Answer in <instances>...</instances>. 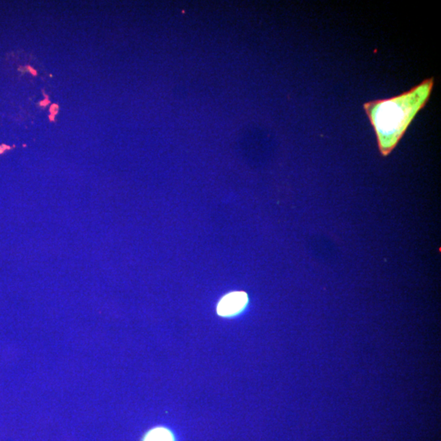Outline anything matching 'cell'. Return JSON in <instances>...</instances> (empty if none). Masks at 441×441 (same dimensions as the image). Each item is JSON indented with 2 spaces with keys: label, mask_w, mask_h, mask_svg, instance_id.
<instances>
[{
  "label": "cell",
  "mask_w": 441,
  "mask_h": 441,
  "mask_svg": "<svg viewBox=\"0 0 441 441\" xmlns=\"http://www.w3.org/2000/svg\"><path fill=\"white\" fill-rule=\"evenodd\" d=\"M49 103H50V100H49V98H45V99H44V100L41 101V102H40V106H41V107H47V106H48Z\"/></svg>",
  "instance_id": "5"
},
{
  "label": "cell",
  "mask_w": 441,
  "mask_h": 441,
  "mask_svg": "<svg viewBox=\"0 0 441 441\" xmlns=\"http://www.w3.org/2000/svg\"><path fill=\"white\" fill-rule=\"evenodd\" d=\"M49 119H50L52 122H54V121H55V116L53 115V114H49Z\"/></svg>",
  "instance_id": "7"
},
{
  "label": "cell",
  "mask_w": 441,
  "mask_h": 441,
  "mask_svg": "<svg viewBox=\"0 0 441 441\" xmlns=\"http://www.w3.org/2000/svg\"><path fill=\"white\" fill-rule=\"evenodd\" d=\"M59 107L57 104H53L50 107V113L54 116H56V114L58 113Z\"/></svg>",
  "instance_id": "4"
},
{
  "label": "cell",
  "mask_w": 441,
  "mask_h": 441,
  "mask_svg": "<svg viewBox=\"0 0 441 441\" xmlns=\"http://www.w3.org/2000/svg\"><path fill=\"white\" fill-rule=\"evenodd\" d=\"M247 303V296L244 293H233L225 296L219 307L221 316H230L244 308Z\"/></svg>",
  "instance_id": "2"
},
{
  "label": "cell",
  "mask_w": 441,
  "mask_h": 441,
  "mask_svg": "<svg viewBox=\"0 0 441 441\" xmlns=\"http://www.w3.org/2000/svg\"><path fill=\"white\" fill-rule=\"evenodd\" d=\"M145 441H172V440L165 430L156 429L147 435Z\"/></svg>",
  "instance_id": "3"
},
{
  "label": "cell",
  "mask_w": 441,
  "mask_h": 441,
  "mask_svg": "<svg viewBox=\"0 0 441 441\" xmlns=\"http://www.w3.org/2000/svg\"><path fill=\"white\" fill-rule=\"evenodd\" d=\"M26 68H27V69H28L29 71H30V72L31 73V74H32L33 75H35H35H37V71H36V70H34V69H33V68L31 67V66H30V65H28V66H27V67H26Z\"/></svg>",
  "instance_id": "6"
},
{
  "label": "cell",
  "mask_w": 441,
  "mask_h": 441,
  "mask_svg": "<svg viewBox=\"0 0 441 441\" xmlns=\"http://www.w3.org/2000/svg\"><path fill=\"white\" fill-rule=\"evenodd\" d=\"M434 85V77H431L399 95L363 105L383 157L394 151L417 114L426 107Z\"/></svg>",
  "instance_id": "1"
}]
</instances>
